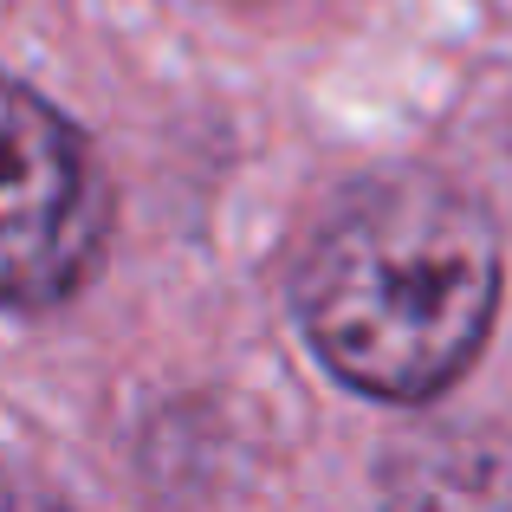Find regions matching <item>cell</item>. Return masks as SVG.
Listing matches in <instances>:
<instances>
[{
    "label": "cell",
    "instance_id": "6da1fadb",
    "mask_svg": "<svg viewBox=\"0 0 512 512\" xmlns=\"http://www.w3.org/2000/svg\"><path fill=\"white\" fill-rule=\"evenodd\" d=\"M500 227L461 182L396 169L350 188L312 234L292 305L312 357L370 402H435L500 318Z\"/></svg>",
    "mask_w": 512,
    "mask_h": 512
},
{
    "label": "cell",
    "instance_id": "7a4b0ae2",
    "mask_svg": "<svg viewBox=\"0 0 512 512\" xmlns=\"http://www.w3.org/2000/svg\"><path fill=\"white\" fill-rule=\"evenodd\" d=\"M111 247L104 156L52 98L0 78V312H59Z\"/></svg>",
    "mask_w": 512,
    "mask_h": 512
},
{
    "label": "cell",
    "instance_id": "3957f363",
    "mask_svg": "<svg viewBox=\"0 0 512 512\" xmlns=\"http://www.w3.org/2000/svg\"><path fill=\"white\" fill-rule=\"evenodd\" d=\"M383 512H512V461L467 435L422 441L389 461Z\"/></svg>",
    "mask_w": 512,
    "mask_h": 512
},
{
    "label": "cell",
    "instance_id": "277c9868",
    "mask_svg": "<svg viewBox=\"0 0 512 512\" xmlns=\"http://www.w3.org/2000/svg\"><path fill=\"white\" fill-rule=\"evenodd\" d=\"M0 512H59V506H52L46 493H33L26 480H7V474H0Z\"/></svg>",
    "mask_w": 512,
    "mask_h": 512
}]
</instances>
